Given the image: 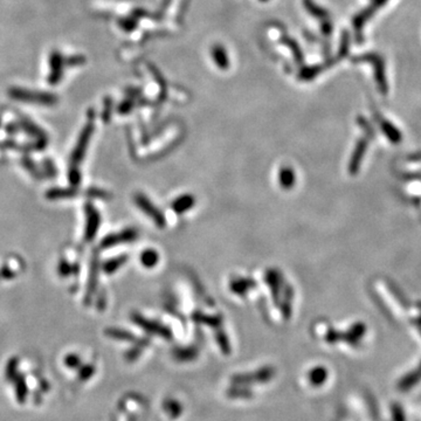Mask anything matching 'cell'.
Instances as JSON below:
<instances>
[{
	"mask_svg": "<svg viewBox=\"0 0 421 421\" xmlns=\"http://www.w3.org/2000/svg\"><path fill=\"white\" fill-rule=\"evenodd\" d=\"M353 62H369L371 63L375 70V80L378 87V90L382 95H386L389 92V84H387L386 79V69H385V61H384L383 56L377 53H368L363 54V55L357 56L352 59Z\"/></svg>",
	"mask_w": 421,
	"mask_h": 421,
	"instance_id": "1",
	"label": "cell"
},
{
	"mask_svg": "<svg viewBox=\"0 0 421 421\" xmlns=\"http://www.w3.org/2000/svg\"><path fill=\"white\" fill-rule=\"evenodd\" d=\"M93 130H94V124L92 121H89V123L83 128L82 133H81L79 137V140H77L76 145L75 147H74L72 156H70V163H72V166L77 167V165L82 161L84 154H86L87 147H88L89 145V140L93 135Z\"/></svg>",
	"mask_w": 421,
	"mask_h": 421,
	"instance_id": "2",
	"label": "cell"
},
{
	"mask_svg": "<svg viewBox=\"0 0 421 421\" xmlns=\"http://www.w3.org/2000/svg\"><path fill=\"white\" fill-rule=\"evenodd\" d=\"M387 1H389V0H372L371 4H370L368 7L355 16V19H353V27H355V31L357 33L356 36L357 39H358V41H362L363 34H360V33H363V27L365 25V22L371 18L373 13L378 11V8L385 5Z\"/></svg>",
	"mask_w": 421,
	"mask_h": 421,
	"instance_id": "3",
	"label": "cell"
},
{
	"mask_svg": "<svg viewBox=\"0 0 421 421\" xmlns=\"http://www.w3.org/2000/svg\"><path fill=\"white\" fill-rule=\"evenodd\" d=\"M86 217H87V226L84 231V239L87 241H92L95 239L97 231L100 228L101 217L97 210L92 205L88 204L86 206Z\"/></svg>",
	"mask_w": 421,
	"mask_h": 421,
	"instance_id": "4",
	"label": "cell"
},
{
	"mask_svg": "<svg viewBox=\"0 0 421 421\" xmlns=\"http://www.w3.org/2000/svg\"><path fill=\"white\" fill-rule=\"evenodd\" d=\"M137 235H138L137 231L134 230V228H128V230L117 234H109L103 239L102 242H101V247L110 248L116 245L124 244V242L134 241L135 239L137 238Z\"/></svg>",
	"mask_w": 421,
	"mask_h": 421,
	"instance_id": "5",
	"label": "cell"
},
{
	"mask_svg": "<svg viewBox=\"0 0 421 421\" xmlns=\"http://www.w3.org/2000/svg\"><path fill=\"white\" fill-rule=\"evenodd\" d=\"M11 96L16 100L21 101H31V102H38L40 104H53L55 102V97L47 94H36L32 92H26V90H13Z\"/></svg>",
	"mask_w": 421,
	"mask_h": 421,
	"instance_id": "6",
	"label": "cell"
},
{
	"mask_svg": "<svg viewBox=\"0 0 421 421\" xmlns=\"http://www.w3.org/2000/svg\"><path fill=\"white\" fill-rule=\"evenodd\" d=\"M135 201H136V204L138 205V207H140V210H143L147 215H149V217H151L154 221H156L157 226H160V227L164 226L165 220H164L163 215L160 214V212H158L156 208L153 207V205L146 199L145 195L137 194L136 197H135Z\"/></svg>",
	"mask_w": 421,
	"mask_h": 421,
	"instance_id": "7",
	"label": "cell"
},
{
	"mask_svg": "<svg viewBox=\"0 0 421 421\" xmlns=\"http://www.w3.org/2000/svg\"><path fill=\"white\" fill-rule=\"evenodd\" d=\"M97 279H99V261H97V257H93L92 264H90V273H89V282H88V290H87L86 295V303L88 304L90 302V298L94 292L96 290L97 287Z\"/></svg>",
	"mask_w": 421,
	"mask_h": 421,
	"instance_id": "8",
	"label": "cell"
},
{
	"mask_svg": "<svg viewBox=\"0 0 421 421\" xmlns=\"http://www.w3.org/2000/svg\"><path fill=\"white\" fill-rule=\"evenodd\" d=\"M77 195V190L75 187L70 188H50L46 192V198L49 200H60V199H69Z\"/></svg>",
	"mask_w": 421,
	"mask_h": 421,
	"instance_id": "9",
	"label": "cell"
},
{
	"mask_svg": "<svg viewBox=\"0 0 421 421\" xmlns=\"http://www.w3.org/2000/svg\"><path fill=\"white\" fill-rule=\"evenodd\" d=\"M366 145H368L366 140H360L358 144H357L356 151L353 152L352 158H351V163H350V172L351 173H356L357 171H358L360 161H362V157L366 150Z\"/></svg>",
	"mask_w": 421,
	"mask_h": 421,
	"instance_id": "10",
	"label": "cell"
},
{
	"mask_svg": "<svg viewBox=\"0 0 421 421\" xmlns=\"http://www.w3.org/2000/svg\"><path fill=\"white\" fill-rule=\"evenodd\" d=\"M14 391L15 398L19 404H25L27 396H28V386H27L26 380L22 376H18L14 380Z\"/></svg>",
	"mask_w": 421,
	"mask_h": 421,
	"instance_id": "11",
	"label": "cell"
},
{
	"mask_svg": "<svg viewBox=\"0 0 421 421\" xmlns=\"http://www.w3.org/2000/svg\"><path fill=\"white\" fill-rule=\"evenodd\" d=\"M380 127H382L383 133H385V135L389 137V140H391V142L392 143L400 142V140H402V135H400L399 130L397 129L393 124H391L389 121L383 120L382 122H380Z\"/></svg>",
	"mask_w": 421,
	"mask_h": 421,
	"instance_id": "12",
	"label": "cell"
},
{
	"mask_svg": "<svg viewBox=\"0 0 421 421\" xmlns=\"http://www.w3.org/2000/svg\"><path fill=\"white\" fill-rule=\"evenodd\" d=\"M194 204V199L192 198V195H183V197L178 198L173 201L172 206H173V210L177 212V213H184V212H186L187 210H190V208L193 206Z\"/></svg>",
	"mask_w": 421,
	"mask_h": 421,
	"instance_id": "13",
	"label": "cell"
},
{
	"mask_svg": "<svg viewBox=\"0 0 421 421\" xmlns=\"http://www.w3.org/2000/svg\"><path fill=\"white\" fill-rule=\"evenodd\" d=\"M279 180L280 184L284 188H291L295 183V174L294 171L290 167H282L279 173Z\"/></svg>",
	"mask_w": 421,
	"mask_h": 421,
	"instance_id": "14",
	"label": "cell"
},
{
	"mask_svg": "<svg viewBox=\"0 0 421 421\" xmlns=\"http://www.w3.org/2000/svg\"><path fill=\"white\" fill-rule=\"evenodd\" d=\"M127 260H128V258L126 257V255L110 259V260L104 262L103 271L106 272L107 274H113V273H115L117 269L122 267V266L127 262Z\"/></svg>",
	"mask_w": 421,
	"mask_h": 421,
	"instance_id": "15",
	"label": "cell"
},
{
	"mask_svg": "<svg viewBox=\"0 0 421 421\" xmlns=\"http://www.w3.org/2000/svg\"><path fill=\"white\" fill-rule=\"evenodd\" d=\"M158 259H159V257H158L157 252L153 251V249H146V251H144L142 255H140V261H142V264L147 268L156 266Z\"/></svg>",
	"mask_w": 421,
	"mask_h": 421,
	"instance_id": "16",
	"label": "cell"
},
{
	"mask_svg": "<svg viewBox=\"0 0 421 421\" xmlns=\"http://www.w3.org/2000/svg\"><path fill=\"white\" fill-rule=\"evenodd\" d=\"M19 376L18 373V358L13 357L7 362V365H6L5 369V378L7 382L9 380H15L16 377Z\"/></svg>",
	"mask_w": 421,
	"mask_h": 421,
	"instance_id": "17",
	"label": "cell"
},
{
	"mask_svg": "<svg viewBox=\"0 0 421 421\" xmlns=\"http://www.w3.org/2000/svg\"><path fill=\"white\" fill-rule=\"evenodd\" d=\"M213 58L215 61H217L219 67H221V68H227L228 61L226 58V53H225L224 49L220 48V46H217V48L213 49Z\"/></svg>",
	"mask_w": 421,
	"mask_h": 421,
	"instance_id": "18",
	"label": "cell"
},
{
	"mask_svg": "<svg viewBox=\"0 0 421 421\" xmlns=\"http://www.w3.org/2000/svg\"><path fill=\"white\" fill-rule=\"evenodd\" d=\"M63 364L69 369H79L81 366V358L76 353H68L63 358Z\"/></svg>",
	"mask_w": 421,
	"mask_h": 421,
	"instance_id": "19",
	"label": "cell"
},
{
	"mask_svg": "<svg viewBox=\"0 0 421 421\" xmlns=\"http://www.w3.org/2000/svg\"><path fill=\"white\" fill-rule=\"evenodd\" d=\"M249 285H254V283L248 282L247 280H239V281L232 282L231 288H232V290L238 292V294H242V292L247 290Z\"/></svg>",
	"mask_w": 421,
	"mask_h": 421,
	"instance_id": "20",
	"label": "cell"
},
{
	"mask_svg": "<svg viewBox=\"0 0 421 421\" xmlns=\"http://www.w3.org/2000/svg\"><path fill=\"white\" fill-rule=\"evenodd\" d=\"M68 178H69V183L72 184L73 187H76L77 185L80 184V181H81V173H80V171L77 170V167L70 166V170H69V173H68Z\"/></svg>",
	"mask_w": 421,
	"mask_h": 421,
	"instance_id": "21",
	"label": "cell"
},
{
	"mask_svg": "<svg viewBox=\"0 0 421 421\" xmlns=\"http://www.w3.org/2000/svg\"><path fill=\"white\" fill-rule=\"evenodd\" d=\"M22 164H23V166L26 167V170L28 171V172H31L32 176L35 177V179H38V178L40 177V173L38 172V168H36L35 164L33 163L29 158H23Z\"/></svg>",
	"mask_w": 421,
	"mask_h": 421,
	"instance_id": "22",
	"label": "cell"
},
{
	"mask_svg": "<svg viewBox=\"0 0 421 421\" xmlns=\"http://www.w3.org/2000/svg\"><path fill=\"white\" fill-rule=\"evenodd\" d=\"M58 269H59V274L61 275L62 278H68V276L73 273V267L66 260L60 261Z\"/></svg>",
	"mask_w": 421,
	"mask_h": 421,
	"instance_id": "23",
	"label": "cell"
},
{
	"mask_svg": "<svg viewBox=\"0 0 421 421\" xmlns=\"http://www.w3.org/2000/svg\"><path fill=\"white\" fill-rule=\"evenodd\" d=\"M305 4H306V7H308V11H310L312 14H315L316 16H319V18H325V16L328 15V13H326L324 9L317 7V6H316L315 4H312L311 1L305 0Z\"/></svg>",
	"mask_w": 421,
	"mask_h": 421,
	"instance_id": "24",
	"label": "cell"
},
{
	"mask_svg": "<svg viewBox=\"0 0 421 421\" xmlns=\"http://www.w3.org/2000/svg\"><path fill=\"white\" fill-rule=\"evenodd\" d=\"M106 333L108 336L114 337V338H120V339H129L130 335L126 331H121V330L117 329H108Z\"/></svg>",
	"mask_w": 421,
	"mask_h": 421,
	"instance_id": "25",
	"label": "cell"
},
{
	"mask_svg": "<svg viewBox=\"0 0 421 421\" xmlns=\"http://www.w3.org/2000/svg\"><path fill=\"white\" fill-rule=\"evenodd\" d=\"M94 371H95V368H94V366H92V365H86V366H83V368L80 370L79 378H80L81 380H87V379H89L90 377H92V375H93V372H94Z\"/></svg>",
	"mask_w": 421,
	"mask_h": 421,
	"instance_id": "26",
	"label": "cell"
},
{
	"mask_svg": "<svg viewBox=\"0 0 421 421\" xmlns=\"http://www.w3.org/2000/svg\"><path fill=\"white\" fill-rule=\"evenodd\" d=\"M349 43H350L349 33L344 32V34H343V38H342V48H341V52H339V56H341V58H344V55L348 54Z\"/></svg>",
	"mask_w": 421,
	"mask_h": 421,
	"instance_id": "27",
	"label": "cell"
},
{
	"mask_svg": "<svg viewBox=\"0 0 421 421\" xmlns=\"http://www.w3.org/2000/svg\"><path fill=\"white\" fill-rule=\"evenodd\" d=\"M43 168H45L47 176L48 177H54L56 173V168L54 166L53 161L49 160V159H45L43 160Z\"/></svg>",
	"mask_w": 421,
	"mask_h": 421,
	"instance_id": "28",
	"label": "cell"
},
{
	"mask_svg": "<svg viewBox=\"0 0 421 421\" xmlns=\"http://www.w3.org/2000/svg\"><path fill=\"white\" fill-rule=\"evenodd\" d=\"M88 195L89 197H95V198H100V199H104V198H107L108 194L106 191H102V190H99V188H90L88 191Z\"/></svg>",
	"mask_w": 421,
	"mask_h": 421,
	"instance_id": "29",
	"label": "cell"
},
{
	"mask_svg": "<svg viewBox=\"0 0 421 421\" xmlns=\"http://www.w3.org/2000/svg\"><path fill=\"white\" fill-rule=\"evenodd\" d=\"M0 276H1V278H4V279H13L15 276V273L12 271L11 268L8 267V266H4V267H2L1 269H0Z\"/></svg>",
	"mask_w": 421,
	"mask_h": 421,
	"instance_id": "30",
	"label": "cell"
},
{
	"mask_svg": "<svg viewBox=\"0 0 421 421\" xmlns=\"http://www.w3.org/2000/svg\"><path fill=\"white\" fill-rule=\"evenodd\" d=\"M322 27H323V33H324V34L329 35L330 33H331V31H332V25H331V22L328 21V20H326V21L324 23H323Z\"/></svg>",
	"mask_w": 421,
	"mask_h": 421,
	"instance_id": "31",
	"label": "cell"
}]
</instances>
